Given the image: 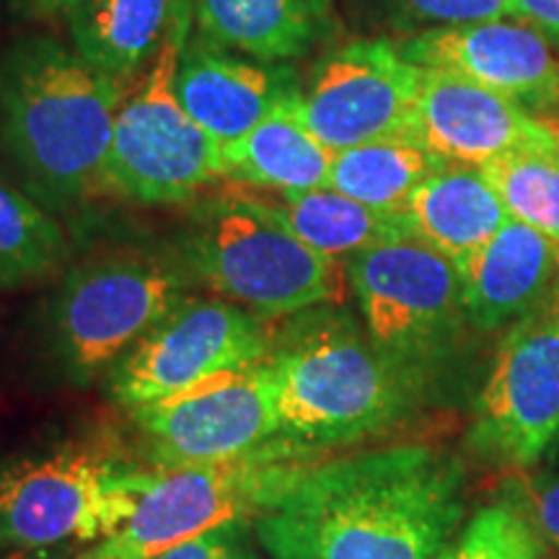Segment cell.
Instances as JSON below:
<instances>
[{"mask_svg":"<svg viewBox=\"0 0 559 559\" xmlns=\"http://www.w3.org/2000/svg\"><path fill=\"white\" fill-rule=\"evenodd\" d=\"M415 21L438 26L481 24V21L521 19L515 0H402Z\"/></svg>","mask_w":559,"mask_h":559,"instance_id":"cell-27","label":"cell"},{"mask_svg":"<svg viewBox=\"0 0 559 559\" xmlns=\"http://www.w3.org/2000/svg\"><path fill=\"white\" fill-rule=\"evenodd\" d=\"M445 164L415 130L400 132L334 153L326 187L383 213H402L412 192Z\"/></svg>","mask_w":559,"mask_h":559,"instance_id":"cell-22","label":"cell"},{"mask_svg":"<svg viewBox=\"0 0 559 559\" xmlns=\"http://www.w3.org/2000/svg\"><path fill=\"white\" fill-rule=\"evenodd\" d=\"M11 9L24 19H37V21H52L62 19L66 21L79 5L86 0H9Z\"/></svg>","mask_w":559,"mask_h":559,"instance_id":"cell-31","label":"cell"},{"mask_svg":"<svg viewBox=\"0 0 559 559\" xmlns=\"http://www.w3.org/2000/svg\"><path fill=\"white\" fill-rule=\"evenodd\" d=\"M519 16L539 26L551 41L559 45V0H515Z\"/></svg>","mask_w":559,"mask_h":559,"instance_id":"cell-30","label":"cell"},{"mask_svg":"<svg viewBox=\"0 0 559 559\" xmlns=\"http://www.w3.org/2000/svg\"><path fill=\"white\" fill-rule=\"evenodd\" d=\"M179 0H86L66 19L70 45L109 79L132 83L153 66Z\"/></svg>","mask_w":559,"mask_h":559,"instance_id":"cell-21","label":"cell"},{"mask_svg":"<svg viewBox=\"0 0 559 559\" xmlns=\"http://www.w3.org/2000/svg\"><path fill=\"white\" fill-rule=\"evenodd\" d=\"M156 559H262V555L251 542L249 523H228L194 536Z\"/></svg>","mask_w":559,"mask_h":559,"instance_id":"cell-28","label":"cell"},{"mask_svg":"<svg viewBox=\"0 0 559 559\" xmlns=\"http://www.w3.org/2000/svg\"><path fill=\"white\" fill-rule=\"evenodd\" d=\"M469 324L479 332L539 317L559 285V247L510 218L461 270Z\"/></svg>","mask_w":559,"mask_h":559,"instance_id":"cell-17","label":"cell"},{"mask_svg":"<svg viewBox=\"0 0 559 559\" xmlns=\"http://www.w3.org/2000/svg\"><path fill=\"white\" fill-rule=\"evenodd\" d=\"M151 464L234 461L280 438L277 379L270 360L228 370L145 407L130 409Z\"/></svg>","mask_w":559,"mask_h":559,"instance_id":"cell-10","label":"cell"},{"mask_svg":"<svg viewBox=\"0 0 559 559\" xmlns=\"http://www.w3.org/2000/svg\"><path fill=\"white\" fill-rule=\"evenodd\" d=\"M194 285L181 254L111 249L62 277L50 304L55 358L73 381L109 373Z\"/></svg>","mask_w":559,"mask_h":559,"instance_id":"cell-6","label":"cell"},{"mask_svg":"<svg viewBox=\"0 0 559 559\" xmlns=\"http://www.w3.org/2000/svg\"><path fill=\"white\" fill-rule=\"evenodd\" d=\"M531 508H534V526L542 539L559 549V477L531 479L526 485Z\"/></svg>","mask_w":559,"mask_h":559,"instance_id":"cell-29","label":"cell"},{"mask_svg":"<svg viewBox=\"0 0 559 559\" xmlns=\"http://www.w3.org/2000/svg\"><path fill=\"white\" fill-rule=\"evenodd\" d=\"M559 438V313L515 324L477 402L469 443L495 464L528 469Z\"/></svg>","mask_w":559,"mask_h":559,"instance_id":"cell-11","label":"cell"},{"mask_svg":"<svg viewBox=\"0 0 559 559\" xmlns=\"http://www.w3.org/2000/svg\"><path fill=\"white\" fill-rule=\"evenodd\" d=\"M334 151L313 135L304 115V88H288L247 135L221 148L223 179L277 194L326 187Z\"/></svg>","mask_w":559,"mask_h":559,"instance_id":"cell-18","label":"cell"},{"mask_svg":"<svg viewBox=\"0 0 559 559\" xmlns=\"http://www.w3.org/2000/svg\"><path fill=\"white\" fill-rule=\"evenodd\" d=\"M192 0H179L164 45L143 86L124 99L107 158V192L140 205H181L223 179L221 148L187 115L177 68L192 29Z\"/></svg>","mask_w":559,"mask_h":559,"instance_id":"cell-8","label":"cell"},{"mask_svg":"<svg viewBox=\"0 0 559 559\" xmlns=\"http://www.w3.org/2000/svg\"><path fill=\"white\" fill-rule=\"evenodd\" d=\"M280 438L319 459L404 423L428 383L391 362L340 304L283 319L267 355Z\"/></svg>","mask_w":559,"mask_h":559,"instance_id":"cell-3","label":"cell"},{"mask_svg":"<svg viewBox=\"0 0 559 559\" xmlns=\"http://www.w3.org/2000/svg\"><path fill=\"white\" fill-rule=\"evenodd\" d=\"M464 466L432 445L317 459L260 519L275 559H443L466 510Z\"/></svg>","mask_w":559,"mask_h":559,"instance_id":"cell-1","label":"cell"},{"mask_svg":"<svg viewBox=\"0 0 559 559\" xmlns=\"http://www.w3.org/2000/svg\"><path fill=\"white\" fill-rule=\"evenodd\" d=\"M345 272L370 342L428 383L469 324L461 270L404 234L349 257Z\"/></svg>","mask_w":559,"mask_h":559,"instance_id":"cell-7","label":"cell"},{"mask_svg":"<svg viewBox=\"0 0 559 559\" xmlns=\"http://www.w3.org/2000/svg\"><path fill=\"white\" fill-rule=\"evenodd\" d=\"M270 205L300 241L332 260H349L362 249L412 234L404 213L368 207L332 187L280 194Z\"/></svg>","mask_w":559,"mask_h":559,"instance_id":"cell-23","label":"cell"},{"mask_svg":"<svg viewBox=\"0 0 559 559\" xmlns=\"http://www.w3.org/2000/svg\"><path fill=\"white\" fill-rule=\"evenodd\" d=\"M311 461L275 438L251 456L215 464H115L104 485L102 539L156 559L213 528L260 519Z\"/></svg>","mask_w":559,"mask_h":559,"instance_id":"cell-4","label":"cell"},{"mask_svg":"<svg viewBox=\"0 0 559 559\" xmlns=\"http://www.w3.org/2000/svg\"><path fill=\"white\" fill-rule=\"evenodd\" d=\"M415 135L449 164L485 166L508 153L555 143L559 128L466 75L423 68Z\"/></svg>","mask_w":559,"mask_h":559,"instance_id":"cell-15","label":"cell"},{"mask_svg":"<svg viewBox=\"0 0 559 559\" xmlns=\"http://www.w3.org/2000/svg\"><path fill=\"white\" fill-rule=\"evenodd\" d=\"M179 254L194 283L270 324L345 293L340 260L300 241L270 202L243 194L194 207Z\"/></svg>","mask_w":559,"mask_h":559,"instance_id":"cell-5","label":"cell"},{"mask_svg":"<svg viewBox=\"0 0 559 559\" xmlns=\"http://www.w3.org/2000/svg\"><path fill=\"white\" fill-rule=\"evenodd\" d=\"M270 349V321L230 300L187 296L111 366L107 391L120 407L138 409L254 366Z\"/></svg>","mask_w":559,"mask_h":559,"instance_id":"cell-9","label":"cell"},{"mask_svg":"<svg viewBox=\"0 0 559 559\" xmlns=\"http://www.w3.org/2000/svg\"><path fill=\"white\" fill-rule=\"evenodd\" d=\"M202 39L262 62L306 58L330 37V0H192Z\"/></svg>","mask_w":559,"mask_h":559,"instance_id":"cell-19","label":"cell"},{"mask_svg":"<svg viewBox=\"0 0 559 559\" xmlns=\"http://www.w3.org/2000/svg\"><path fill=\"white\" fill-rule=\"evenodd\" d=\"M423 68L383 39L349 41L319 60L304 88V115L330 151L415 130Z\"/></svg>","mask_w":559,"mask_h":559,"instance_id":"cell-12","label":"cell"},{"mask_svg":"<svg viewBox=\"0 0 559 559\" xmlns=\"http://www.w3.org/2000/svg\"><path fill=\"white\" fill-rule=\"evenodd\" d=\"M73 559H143L135 551L124 547V544L115 542V539H102L96 547H91L88 551H83V555L73 557Z\"/></svg>","mask_w":559,"mask_h":559,"instance_id":"cell-32","label":"cell"},{"mask_svg":"<svg viewBox=\"0 0 559 559\" xmlns=\"http://www.w3.org/2000/svg\"><path fill=\"white\" fill-rule=\"evenodd\" d=\"M0 559H60L58 549L50 551H5V557Z\"/></svg>","mask_w":559,"mask_h":559,"instance_id":"cell-33","label":"cell"},{"mask_svg":"<svg viewBox=\"0 0 559 559\" xmlns=\"http://www.w3.org/2000/svg\"><path fill=\"white\" fill-rule=\"evenodd\" d=\"M409 230L464 270L513 218L481 166L445 164L412 192L404 205Z\"/></svg>","mask_w":559,"mask_h":559,"instance_id":"cell-20","label":"cell"},{"mask_svg":"<svg viewBox=\"0 0 559 559\" xmlns=\"http://www.w3.org/2000/svg\"><path fill=\"white\" fill-rule=\"evenodd\" d=\"M70 243L50 210L0 179V288L16 290L66 267Z\"/></svg>","mask_w":559,"mask_h":559,"instance_id":"cell-24","label":"cell"},{"mask_svg":"<svg viewBox=\"0 0 559 559\" xmlns=\"http://www.w3.org/2000/svg\"><path fill=\"white\" fill-rule=\"evenodd\" d=\"M443 559H542V536L508 502L481 508Z\"/></svg>","mask_w":559,"mask_h":559,"instance_id":"cell-26","label":"cell"},{"mask_svg":"<svg viewBox=\"0 0 559 559\" xmlns=\"http://www.w3.org/2000/svg\"><path fill=\"white\" fill-rule=\"evenodd\" d=\"M111 466L115 461L79 445L0 459V549L50 551L102 539Z\"/></svg>","mask_w":559,"mask_h":559,"instance_id":"cell-13","label":"cell"},{"mask_svg":"<svg viewBox=\"0 0 559 559\" xmlns=\"http://www.w3.org/2000/svg\"><path fill=\"white\" fill-rule=\"evenodd\" d=\"M508 213L559 247V138L481 166Z\"/></svg>","mask_w":559,"mask_h":559,"instance_id":"cell-25","label":"cell"},{"mask_svg":"<svg viewBox=\"0 0 559 559\" xmlns=\"http://www.w3.org/2000/svg\"><path fill=\"white\" fill-rule=\"evenodd\" d=\"M296 83L288 62L239 58L200 34H190L177 68L181 107L218 148L247 135Z\"/></svg>","mask_w":559,"mask_h":559,"instance_id":"cell-16","label":"cell"},{"mask_svg":"<svg viewBox=\"0 0 559 559\" xmlns=\"http://www.w3.org/2000/svg\"><path fill=\"white\" fill-rule=\"evenodd\" d=\"M130 83L96 70L73 45L34 34L0 55V143L39 205L107 192V158Z\"/></svg>","mask_w":559,"mask_h":559,"instance_id":"cell-2","label":"cell"},{"mask_svg":"<svg viewBox=\"0 0 559 559\" xmlns=\"http://www.w3.org/2000/svg\"><path fill=\"white\" fill-rule=\"evenodd\" d=\"M400 52L417 68L466 75L523 107H559V55L539 26L498 19L464 26H432L402 41Z\"/></svg>","mask_w":559,"mask_h":559,"instance_id":"cell-14","label":"cell"}]
</instances>
